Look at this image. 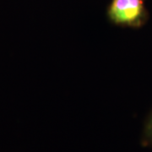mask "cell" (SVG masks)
<instances>
[{
  "label": "cell",
  "instance_id": "1",
  "mask_svg": "<svg viewBox=\"0 0 152 152\" xmlns=\"http://www.w3.org/2000/svg\"><path fill=\"white\" fill-rule=\"evenodd\" d=\"M107 17L116 26L142 27L149 19L145 0H112L107 9Z\"/></svg>",
  "mask_w": 152,
  "mask_h": 152
},
{
  "label": "cell",
  "instance_id": "2",
  "mask_svg": "<svg viewBox=\"0 0 152 152\" xmlns=\"http://www.w3.org/2000/svg\"><path fill=\"white\" fill-rule=\"evenodd\" d=\"M142 144L145 146L152 147V110L147 118L143 129Z\"/></svg>",
  "mask_w": 152,
  "mask_h": 152
}]
</instances>
